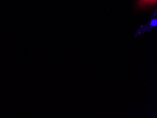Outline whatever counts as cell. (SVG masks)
<instances>
[{
  "instance_id": "obj_2",
  "label": "cell",
  "mask_w": 157,
  "mask_h": 118,
  "mask_svg": "<svg viewBox=\"0 0 157 118\" xmlns=\"http://www.w3.org/2000/svg\"><path fill=\"white\" fill-rule=\"evenodd\" d=\"M157 0H138L136 6L141 9L157 4Z\"/></svg>"
},
{
  "instance_id": "obj_1",
  "label": "cell",
  "mask_w": 157,
  "mask_h": 118,
  "mask_svg": "<svg viewBox=\"0 0 157 118\" xmlns=\"http://www.w3.org/2000/svg\"><path fill=\"white\" fill-rule=\"evenodd\" d=\"M157 10H155V14L152 16V17L150 20L146 24L143 25L142 27L138 30L137 32L135 33V37H136L137 36H140L142 33H144L147 31H150L151 29L155 27L157 25Z\"/></svg>"
}]
</instances>
